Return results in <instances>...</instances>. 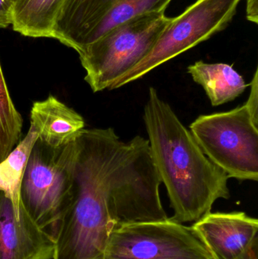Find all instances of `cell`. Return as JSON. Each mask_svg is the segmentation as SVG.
<instances>
[{"mask_svg": "<svg viewBox=\"0 0 258 259\" xmlns=\"http://www.w3.org/2000/svg\"><path fill=\"white\" fill-rule=\"evenodd\" d=\"M143 120L153 161L174 210L171 219L197 222L217 200L230 199L227 174L206 156L156 88L148 91Z\"/></svg>", "mask_w": 258, "mask_h": 259, "instance_id": "obj_1", "label": "cell"}, {"mask_svg": "<svg viewBox=\"0 0 258 259\" xmlns=\"http://www.w3.org/2000/svg\"><path fill=\"white\" fill-rule=\"evenodd\" d=\"M54 239L0 191V259H51Z\"/></svg>", "mask_w": 258, "mask_h": 259, "instance_id": "obj_9", "label": "cell"}, {"mask_svg": "<svg viewBox=\"0 0 258 259\" xmlns=\"http://www.w3.org/2000/svg\"><path fill=\"white\" fill-rule=\"evenodd\" d=\"M38 138L37 131L30 124L25 137L0 162V191L10 199L18 217L21 205V183L29 157Z\"/></svg>", "mask_w": 258, "mask_h": 259, "instance_id": "obj_13", "label": "cell"}, {"mask_svg": "<svg viewBox=\"0 0 258 259\" xmlns=\"http://www.w3.org/2000/svg\"><path fill=\"white\" fill-rule=\"evenodd\" d=\"M23 120L12 102L0 64V162L21 141Z\"/></svg>", "mask_w": 258, "mask_h": 259, "instance_id": "obj_14", "label": "cell"}, {"mask_svg": "<svg viewBox=\"0 0 258 259\" xmlns=\"http://www.w3.org/2000/svg\"><path fill=\"white\" fill-rule=\"evenodd\" d=\"M103 259H214L192 226L171 219L118 225Z\"/></svg>", "mask_w": 258, "mask_h": 259, "instance_id": "obj_6", "label": "cell"}, {"mask_svg": "<svg viewBox=\"0 0 258 259\" xmlns=\"http://www.w3.org/2000/svg\"><path fill=\"white\" fill-rule=\"evenodd\" d=\"M170 20L165 12L137 15L79 51L86 72L84 79L92 91L109 90L139 63L150 53Z\"/></svg>", "mask_w": 258, "mask_h": 259, "instance_id": "obj_2", "label": "cell"}, {"mask_svg": "<svg viewBox=\"0 0 258 259\" xmlns=\"http://www.w3.org/2000/svg\"><path fill=\"white\" fill-rule=\"evenodd\" d=\"M251 91L248 100L245 103L248 110L249 111L254 121L258 122V70L256 69L254 77L251 80Z\"/></svg>", "mask_w": 258, "mask_h": 259, "instance_id": "obj_15", "label": "cell"}, {"mask_svg": "<svg viewBox=\"0 0 258 259\" xmlns=\"http://www.w3.org/2000/svg\"><path fill=\"white\" fill-rule=\"evenodd\" d=\"M188 72L195 83L202 87L213 106L233 101L249 86L228 64L198 61L188 67Z\"/></svg>", "mask_w": 258, "mask_h": 259, "instance_id": "obj_11", "label": "cell"}, {"mask_svg": "<svg viewBox=\"0 0 258 259\" xmlns=\"http://www.w3.org/2000/svg\"><path fill=\"white\" fill-rule=\"evenodd\" d=\"M247 18L250 21L257 24L258 22V0H246Z\"/></svg>", "mask_w": 258, "mask_h": 259, "instance_id": "obj_17", "label": "cell"}, {"mask_svg": "<svg viewBox=\"0 0 258 259\" xmlns=\"http://www.w3.org/2000/svg\"><path fill=\"white\" fill-rule=\"evenodd\" d=\"M14 3L12 0H0V28H6L13 22Z\"/></svg>", "mask_w": 258, "mask_h": 259, "instance_id": "obj_16", "label": "cell"}, {"mask_svg": "<svg viewBox=\"0 0 258 259\" xmlns=\"http://www.w3.org/2000/svg\"><path fill=\"white\" fill-rule=\"evenodd\" d=\"M189 128L206 156L229 178L258 181V122L245 104L200 115Z\"/></svg>", "mask_w": 258, "mask_h": 259, "instance_id": "obj_3", "label": "cell"}, {"mask_svg": "<svg viewBox=\"0 0 258 259\" xmlns=\"http://www.w3.org/2000/svg\"><path fill=\"white\" fill-rule=\"evenodd\" d=\"M241 0H198L180 16L171 18L150 53L112 83L122 88L222 30L231 21Z\"/></svg>", "mask_w": 258, "mask_h": 259, "instance_id": "obj_5", "label": "cell"}, {"mask_svg": "<svg viewBox=\"0 0 258 259\" xmlns=\"http://www.w3.org/2000/svg\"><path fill=\"white\" fill-rule=\"evenodd\" d=\"M65 0H18L14 4L12 27L30 37L53 38L56 18Z\"/></svg>", "mask_w": 258, "mask_h": 259, "instance_id": "obj_12", "label": "cell"}, {"mask_svg": "<svg viewBox=\"0 0 258 259\" xmlns=\"http://www.w3.org/2000/svg\"><path fill=\"white\" fill-rule=\"evenodd\" d=\"M30 125L39 134V140L55 149L64 147L75 140L84 129L83 117L49 96L43 101L33 103L30 111Z\"/></svg>", "mask_w": 258, "mask_h": 259, "instance_id": "obj_10", "label": "cell"}, {"mask_svg": "<svg viewBox=\"0 0 258 259\" xmlns=\"http://www.w3.org/2000/svg\"><path fill=\"white\" fill-rule=\"evenodd\" d=\"M254 259H258L257 258H254Z\"/></svg>", "mask_w": 258, "mask_h": 259, "instance_id": "obj_19", "label": "cell"}, {"mask_svg": "<svg viewBox=\"0 0 258 259\" xmlns=\"http://www.w3.org/2000/svg\"><path fill=\"white\" fill-rule=\"evenodd\" d=\"M12 1L13 2L14 4H15V3H16V2L18 1V0H12Z\"/></svg>", "mask_w": 258, "mask_h": 259, "instance_id": "obj_18", "label": "cell"}, {"mask_svg": "<svg viewBox=\"0 0 258 259\" xmlns=\"http://www.w3.org/2000/svg\"><path fill=\"white\" fill-rule=\"evenodd\" d=\"M71 143L55 149L38 139L21 183L20 206L53 239L71 200Z\"/></svg>", "mask_w": 258, "mask_h": 259, "instance_id": "obj_4", "label": "cell"}, {"mask_svg": "<svg viewBox=\"0 0 258 259\" xmlns=\"http://www.w3.org/2000/svg\"><path fill=\"white\" fill-rule=\"evenodd\" d=\"M192 228L214 259L257 258L258 221L245 212H209Z\"/></svg>", "mask_w": 258, "mask_h": 259, "instance_id": "obj_8", "label": "cell"}, {"mask_svg": "<svg viewBox=\"0 0 258 259\" xmlns=\"http://www.w3.org/2000/svg\"><path fill=\"white\" fill-rule=\"evenodd\" d=\"M172 0H65L53 38L78 53L114 27L148 12H165Z\"/></svg>", "mask_w": 258, "mask_h": 259, "instance_id": "obj_7", "label": "cell"}]
</instances>
